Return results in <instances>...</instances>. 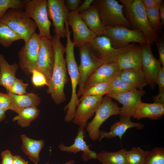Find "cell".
I'll list each match as a JSON object with an SVG mask.
<instances>
[{
  "instance_id": "6da1fadb",
  "label": "cell",
  "mask_w": 164,
  "mask_h": 164,
  "mask_svg": "<svg viewBox=\"0 0 164 164\" xmlns=\"http://www.w3.org/2000/svg\"><path fill=\"white\" fill-rule=\"evenodd\" d=\"M60 38L55 34L50 40L54 50L55 61L51 78L48 83L47 93L51 95L54 102L59 104L66 100L64 87L68 81L66 63L64 54L65 47Z\"/></svg>"
},
{
  "instance_id": "7a4b0ae2",
  "label": "cell",
  "mask_w": 164,
  "mask_h": 164,
  "mask_svg": "<svg viewBox=\"0 0 164 164\" xmlns=\"http://www.w3.org/2000/svg\"><path fill=\"white\" fill-rule=\"evenodd\" d=\"M66 29L67 43L65 47V60L67 70L71 80L72 93L69 102L64 107L63 109L66 111L64 121L66 122H69L72 121L76 111V108L80 103V100L77 97L76 92L77 87L80 82V75L74 56L75 45L70 38V32L69 27H67Z\"/></svg>"
},
{
  "instance_id": "3957f363",
  "label": "cell",
  "mask_w": 164,
  "mask_h": 164,
  "mask_svg": "<svg viewBox=\"0 0 164 164\" xmlns=\"http://www.w3.org/2000/svg\"><path fill=\"white\" fill-rule=\"evenodd\" d=\"M124 7L125 17L133 29L141 31L144 35L147 43L151 45L155 43L160 37L149 25L145 7L141 0H134L131 5Z\"/></svg>"
},
{
  "instance_id": "277c9868",
  "label": "cell",
  "mask_w": 164,
  "mask_h": 164,
  "mask_svg": "<svg viewBox=\"0 0 164 164\" xmlns=\"http://www.w3.org/2000/svg\"><path fill=\"white\" fill-rule=\"evenodd\" d=\"M0 21L5 24L20 36L26 43L36 32L37 26L23 9H10L1 18Z\"/></svg>"
},
{
  "instance_id": "5b68a950",
  "label": "cell",
  "mask_w": 164,
  "mask_h": 164,
  "mask_svg": "<svg viewBox=\"0 0 164 164\" xmlns=\"http://www.w3.org/2000/svg\"><path fill=\"white\" fill-rule=\"evenodd\" d=\"M99 10L104 26H122L130 28V22L123 14L124 6L115 0H94L92 3Z\"/></svg>"
},
{
  "instance_id": "8992f818",
  "label": "cell",
  "mask_w": 164,
  "mask_h": 164,
  "mask_svg": "<svg viewBox=\"0 0 164 164\" xmlns=\"http://www.w3.org/2000/svg\"><path fill=\"white\" fill-rule=\"evenodd\" d=\"M120 110V108L112 98L107 95L103 97L95 111L94 118L85 128L90 138L94 141L98 139L101 125L111 116L119 114Z\"/></svg>"
},
{
  "instance_id": "52a82bcc",
  "label": "cell",
  "mask_w": 164,
  "mask_h": 164,
  "mask_svg": "<svg viewBox=\"0 0 164 164\" xmlns=\"http://www.w3.org/2000/svg\"><path fill=\"white\" fill-rule=\"evenodd\" d=\"M89 43L92 51L102 64L116 62L135 44L132 43L123 48H115L110 39L105 35L97 36Z\"/></svg>"
},
{
  "instance_id": "ba28073f",
  "label": "cell",
  "mask_w": 164,
  "mask_h": 164,
  "mask_svg": "<svg viewBox=\"0 0 164 164\" xmlns=\"http://www.w3.org/2000/svg\"><path fill=\"white\" fill-rule=\"evenodd\" d=\"M105 27L104 35L110 39L114 48H123L132 43H138L141 45L147 43L144 35L138 30L122 26Z\"/></svg>"
},
{
  "instance_id": "9c48e42d",
  "label": "cell",
  "mask_w": 164,
  "mask_h": 164,
  "mask_svg": "<svg viewBox=\"0 0 164 164\" xmlns=\"http://www.w3.org/2000/svg\"><path fill=\"white\" fill-rule=\"evenodd\" d=\"M27 15L33 19L38 28L41 37L50 39L51 23L49 20L47 0H27L24 8Z\"/></svg>"
},
{
  "instance_id": "30bf717a",
  "label": "cell",
  "mask_w": 164,
  "mask_h": 164,
  "mask_svg": "<svg viewBox=\"0 0 164 164\" xmlns=\"http://www.w3.org/2000/svg\"><path fill=\"white\" fill-rule=\"evenodd\" d=\"M78 48L80 59V63L78 67L80 75L77 93L78 98L82 95L84 86L89 77L103 64L92 51L89 42L85 43Z\"/></svg>"
},
{
  "instance_id": "8fae6325",
  "label": "cell",
  "mask_w": 164,
  "mask_h": 164,
  "mask_svg": "<svg viewBox=\"0 0 164 164\" xmlns=\"http://www.w3.org/2000/svg\"><path fill=\"white\" fill-rule=\"evenodd\" d=\"M40 40V36L35 32L18 52L19 67L28 74L37 70Z\"/></svg>"
},
{
  "instance_id": "7c38bea8",
  "label": "cell",
  "mask_w": 164,
  "mask_h": 164,
  "mask_svg": "<svg viewBox=\"0 0 164 164\" xmlns=\"http://www.w3.org/2000/svg\"><path fill=\"white\" fill-rule=\"evenodd\" d=\"M65 1L47 0L48 16L53 22L55 34L60 38L66 37V31L64 24L68 20L69 12L65 6Z\"/></svg>"
},
{
  "instance_id": "4fadbf2b",
  "label": "cell",
  "mask_w": 164,
  "mask_h": 164,
  "mask_svg": "<svg viewBox=\"0 0 164 164\" xmlns=\"http://www.w3.org/2000/svg\"><path fill=\"white\" fill-rule=\"evenodd\" d=\"M140 45L142 50V69L148 84L153 90L157 84V76L162 65L159 60L155 58L153 55L150 44L146 43Z\"/></svg>"
},
{
  "instance_id": "5bb4252c",
  "label": "cell",
  "mask_w": 164,
  "mask_h": 164,
  "mask_svg": "<svg viewBox=\"0 0 164 164\" xmlns=\"http://www.w3.org/2000/svg\"><path fill=\"white\" fill-rule=\"evenodd\" d=\"M103 96H81L72 120L79 127H86L88 121L92 117L101 103Z\"/></svg>"
},
{
  "instance_id": "9a60e30c",
  "label": "cell",
  "mask_w": 164,
  "mask_h": 164,
  "mask_svg": "<svg viewBox=\"0 0 164 164\" xmlns=\"http://www.w3.org/2000/svg\"><path fill=\"white\" fill-rule=\"evenodd\" d=\"M54 61V50L50 39L40 36L37 70L44 75L48 83L52 76Z\"/></svg>"
},
{
  "instance_id": "2e32d148",
  "label": "cell",
  "mask_w": 164,
  "mask_h": 164,
  "mask_svg": "<svg viewBox=\"0 0 164 164\" xmlns=\"http://www.w3.org/2000/svg\"><path fill=\"white\" fill-rule=\"evenodd\" d=\"M146 93L143 90L134 89L129 91L114 94H106L117 101L122 105L118 115L119 118L132 116L140 102L141 98Z\"/></svg>"
},
{
  "instance_id": "e0dca14e",
  "label": "cell",
  "mask_w": 164,
  "mask_h": 164,
  "mask_svg": "<svg viewBox=\"0 0 164 164\" xmlns=\"http://www.w3.org/2000/svg\"><path fill=\"white\" fill-rule=\"evenodd\" d=\"M68 20L73 33V42L77 48L90 42L97 35L87 26L77 11L69 12Z\"/></svg>"
},
{
  "instance_id": "ac0fdd59",
  "label": "cell",
  "mask_w": 164,
  "mask_h": 164,
  "mask_svg": "<svg viewBox=\"0 0 164 164\" xmlns=\"http://www.w3.org/2000/svg\"><path fill=\"white\" fill-rule=\"evenodd\" d=\"M121 70L116 62L103 64L89 77L84 86L83 93L95 84L112 80L118 75Z\"/></svg>"
},
{
  "instance_id": "d6986e66",
  "label": "cell",
  "mask_w": 164,
  "mask_h": 164,
  "mask_svg": "<svg viewBox=\"0 0 164 164\" xmlns=\"http://www.w3.org/2000/svg\"><path fill=\"white\" fill-rule=\"evenodd\" d=\"M85 133L84 128L79 127L73 143L70 146H67L62 143L58 145V148L61 151L74 154L79 152H82V158L85 162L91 159H96L97 153L90 149L89 146L87 145L84 140Z\"/></svg>"
},
{
  "instance_id": "ffe728a7",
  "label": "cell",
  "mask_w": 164,
  "mask_h": 164,
  "mask_svg": "<svg viewBox=\"0 0 164 164\" xmlns=\"http://www.w3.org/2000/svg\"><path fill=\"white\" fill-rule=\"evenodd\" d=\"M144 126L142 123L132 121L131 118H119V120L114 123L111 126L109 132L100 131L98 139L100 141L103 138L110 139L118 137L121 140L123 135L128 129L135 128L137 129H142Z\"/></svg>"
},
{
  "instance_id": "44dd1931",
  "label": "cell",
  "mask_w": 164,
  "mask_h": 164,
  "mask_svg": "<svg viewBox=\"0 0 164 164\" xmlns=\"http://www.w3.org/2000/svg\"><path fill=\"white\" fill-rule=\"evenodd\" d=\"M79 13L87 27L97 36L104 35L105 27L102 23L96 5L92 4L88 9Z\"/></svg>"
},
{
  "instance_id": "7402d4cb",
  "label": "cell",
  "mask_w": 164,
  "mask_h": 164,
  "mask_svg": "<svg viewBox=\"0 0 164 164\" xmlns=\"http://www.w3.org/2000/svg\"><path fill=\"white\" fill-rule=\"evenodd\" d=\"M7 93L11 98L10 110L15 111L18 114L25 108L37 107L40 103V97L37 94L33 93H27L22 95L15 94L9 92Z\"/></svg>"
},
{
  "instance_id": "603a6c76",
  "label": "cell",
  "mask_w": 164,
  "mask_h": 164,
  "mask_svg": "<svg viewBox=\"0 0 164 164\" xmlns=\"http://www.w3.org/2000/svg\"><path fill=\"white\" fill-rule=\"evenodd\" d=\"M164 114V103H148L140 102L132 117L140 119L148 118L152 120L160 119Z\"/></svg>"
},
{
  "instance_id": "cb8c5ba5",
  "label": "cell",
  "mask_w": 164,
  "mask_h": 164,
  "mask_svg": "<svg viewBox=\"0 0 164 164\" xmlns=\"http://www.w3.org/2000/svg\"><path fill=\"white\" fill-rule=\"evenodd\" d=\"M116 62L121 70L130 68L142 69L141 46L135 44L131 49L121 56Z\"/></svg>"
},
{
  "instance_id": "d4e9b609",
  "label": "cell",
  "mask_w": 164,
  "mask_h": 164,
  "mask_svg": "<svg viewBox=\"0 0 164 164\" xmlns=\"http://www.w3.org/2000/svg\"><path fill=\"white\" fill-rule=\"evenodd\" d=\"M120 79L130 86L143 90L148 84L142 69L130 68L121 70L118 75Z\"/></svg>"
},
{
  "instance_id": "484cf974",
  "label": "cell",
  "mask_w": 164,
  "mask_h": 164,
  "mask_svg": "<svg viewBox=\"0 0 164 164\" xmlns=\"http://www.w3.org/2000/svg\"><path fill=\"white\" fill-rule=\"evenodd\" d=\"M16 63L9 64L4 55L0 53V85L8 91L17 78L15 76L19 68Z\"/></svg>"
},
{
  "instance_id": "4316f807",
  "label": "cell",
  "mask_w": 164,
  "mask_h": 164,
  "mask_svg": "<svg viewBox=\"0 0 164 164\" xmlns=\"http://www.w3.org/2000/svg\"><path fill=\"white\" fill-rule=\"evenodd\" d=\"M20 137L22 143L21 149L24 154L34 163H38L39 153L44 146V141L32 139L25 134L21 135Z\"/></svg>"
},
{
  "instance_id": "83f0119b",
  "label": "cell",
  "mask_w": 164,
  "mask_h": 164,
  "mask_svg": "<svg viewBox=\"0 0 164 164\" xmlns=\"http://www.w3.org/2000/svg\"><path fill=\"white\" fill-rule=\"evenodd\" d=\"M127 151L124 149L114 152L102 151L97 154L96 159L102 164H127Z\"/></svg>"
},
{
  "instance_id": "f1b7e54d",
  "label": "cell",
  "mask_w": 164,
  "mask_h": 164,
  "mask_svg": "<svg viewBox=\"0 0 164 164\" xmlns=\"http://www.w3.org/2000/svg\"><path fill=\"white\" fill-rule=\"evenodd\" d=\"M39 113L36 107H28L21 110L13 118L12 121H17L18 125L22 128L29 127L31 122L38 117Z\"/></svg>"
},
{
  "instance_id": "f546056e",
  "label": "cell",
  "mask_w": 164,
  "mask_h": 164,
  "mask_svg": "<svg viewBox=\"0 0 164 164\" xmlns=\"http://www.w3.org/2000/svg\"><path fill=\"white\" fill-rule=\"evenodd\" d=\"M22 39L5 24L0 21V44L5 48H9L15 41Z\"/></svg>"
},
{
  "instance_id": "4dcf8cb0",
  "label": "cell",
  "mask_w": 164,
  "mask_h": 164,
  "mask_svg": "<svg viewBox=\"0 0 164 164\" xmlns=\"http://www.w3.org/2000/svg\"><path fill=\"white\" fill-rule=\"evenodd\" d=\"M159 8H145L147 18L152 28L159 35L163 34L164 25L161 22L159 15Z\"/></svg>"
},
{
  "instance_id": "1f68e13d",
  "label": "cell",
  "mask_w": 164,
  "mask_h": 164,
  "mask_svg": "<svg viewBox=\"0 0 164 164\" xmlns=\"http://www.w3.org/2000/svg\"><path fill=\"white\" fill-rule=\"evenodd\" d=\"M148 152L139 147H133L127 151V164H145Z\"/></svg>"
},
{
  "instance_id": "d6a6232c",
  "label": "cell",
  "mask_w": 164,
  "mask_h": 164,
  "mask_svg": "<svg viewBox=\"0 0 164 164\" xmlns=\"http://www.w3.org/2000/svg\"><path fill=\"white\" fill-rule=\"evenodd\" d=\"M134 89L122 81L118 75L111 81L106 94H120Z\"/></svg>"
},
{
  "instance_id": "836d02e7",
  "label": "cell",
  "mask_w": 164,
  "mask_h": 164,
  "mask_svg": "<svg viewBox=\"0 0 164 164\" xmlns=\"http://www.w3.org/2000/svg\"><path fill=\"white\" fill-rule=\"evenodd\" d=\"M111 81L101 82L94 85L85 90L81 96H103L106 94Z\"/></svg>"
},
{
  "instance_id": "e575fe53",
  "label": "cell",
  "mask_w": 164,
  "mask_h": 164,
  "mask_svg": "<svg viewBox=\"0 0 164 164\" xmlns=\"http://www.w3.org/2000/svg\"><path fill=\"white\" fill-rule=\"evenodd\" d=\"M145 164H164V148H153L149 150Z\"/></svg>"
},
{
  "instance_id": "d590c367",
  "label": "cell",
  "mask_w": 164,
  "mask_h": 164,
  "mask_svg": "<svg viewBox=\"0 0 164 164\" xmlns=\"http://www.w3.org/2000/svg\"><path fill=\"white\" fill-rule=\"evenodd\" d=\"M27 0H0V20L9 9H24Z\"/></svg>"
},
{
  "instance_id": "8d00e7d4",
  "label": "cell",
  "mask_w": 164,
  "mask_h": 164,
  "mask_svg": "<svg viewBox=\"0 0 164 164\" xmlns=\"http://www.w3.org/2000/svg\"><path fill=\"white\" fill-rule=\"evenodd\" d=\"M157 84L159 87L158 94L153 96L152 100L154 103H164V67H162L158 73Z\"/></svg>"
},
{
  "instance_id": "74e56055",
  "label": "cell",
  "mask_w": 164,
  "mask_h": 164,
  "mask_svg": "<svg viewBox=\"0 0 164 164\" xmlns=\"http://www.w3.org/2000/svg\"><path fill=\"white\" fill-rule=\"evenodd\" d=\"M28 85V83H25L21 79L17 78L7 92L16 95H23L27 93L26 90Z\"/></svg>"
},
{
  "instance_id": "f35d334b",
  "label": "cell",
  "mask_w": 164,
  "mask_h": 164,
  "mask_svg": "<svg viewBox=\"0 0 164 164\" xmlns=\"http://www.w3.org/2000/svg\"><path fill=\"white\" fill-rule=\"evenodd\" d=\"M32 82L36 87L47 86L48 82L44 75L37 70H34L32 72Z\"/></svg>"
},
{
  "instance_id": "ab89813d",
  "label": "cell",
  "mask_w": 164,
  "mask_h": 164,
  "mask_svg": "<svg viewBox=\"0 0 164 164\" xmlns=\"http://www.w3.org/2000/svg\"><path fill=\"white\" fill-rule=\"evenodd\" d=\"M11 98L7 93L0 92V109L5 111L10 110Z\"/></svg>"
},
{
  "instance_id": "60d3db41",
  "label": "cell",
  "mask_w": 164,
  "mask_h": 164,
  "mask_svg": "<svg viewBox=\"0 0 164 164\" xmlns=\"http://www.w3.org/2000/svg\"><path fill=\"white\" fill-rule=\"evenodd\" d=\"M159 55V59L162 66L164 67V39L163 36L155 43Z\"/></svg>"
},
{
  "instance_id": "b9f144b4",
  "label": "cell",
  "mask_w": 164,
  "mask_h": 164,
  "mask_svg": "<svg viewBox=\"0 0 164 164\" xmlns=\"http://www.w3.org/2000/svg\"><path fill=\"white\" fill-rule=\"evenodd\" d=\"M83 2L81 0H66L65 1V6L69 12L77 11Z\"/></svg>"
},
{
  "instance_id": "7bdbcfd3",
  "label": "cell",
  "mask_w": 164,
  "mask_h": 164,
  "mask_svg": "<svg viewBox=\"0 0 164 164\" xmlns=\"http://www.w3.org/2000/svg\"><path fill=\"white\" fill-rule=\"evenodd\" d=\"M13 156L9 150H6L1 153V164H13Z\"/></svg>"
},
{
  "instance_id": "ee69618b",
  "label": "cell",
  "mask_w": 164,
  "mask_h": 164,
  "mask_svg": "<svg viewBox=\"0 0 164 164\" xmlns=\"http://www.w3.org/2000/svg\"><path fill=\"white\" fill-rule=\"evenodd\" d=\"M145 8H159L163 0H141Z\"/></svg>"
},
{
  "instance_id": "f6af8a7d",
  "label": "cell",
  "mask_w": 164,
  "mask_h": 164,
  "mask_svg": "<svg viewBox=\"0 0 164 164\" xmlns=\"http://www.w3.org/2000/svg\"><path fill=\"white\" fill-rule=\"evenodd\" d=\"M94 0H85L79 7L77 11L79 13L88 9L92 4Z\"/></svg>"
},
{
  "instance_id": "bcb514c9",
  "label": "cell",
  "mask_w": 164,
  "mask_h": 164,
  "mask_svg": "<svg viewBox=\"0 0 164 164\" xmlns=\"http://www.w3.org/2000/svg\"><path fill=\"white\" fill-rule=\"evenodd\" d=\"M13 164H28V162L21 156L15 155L13 156Z\"/></svg>"
},
{
  "instance_id": "7dc6e473",
  "label": "cell",
  "mask_w": 164,
  "mask_h": 164,
  "mask_svg": "<svg viewBox=\"0 0 164 164\" xmlns=\"http://www.w3.org/2000/svg\"><path fill=\"white\" fill-rule=\"evenodd\" d=\"M159 12L160 21L164 25V2L162 3L159 8Z\"/></svg>"
},
{
  "instance_id": "c3c4849f",
  "label": "cell",
  "mask_w": 164,
  "mask_h": 164,
  "mask_svg": "<svg viewBox=\"0 0 164 164\" xmlns=\"http://www.w3.org/2000/svg\"><path fill=\"white\" fill-rule=\"evenodd\" d=\"M119 1L125 7L131 5L134 0H119Z\"/></svg>"
},
{
  "instance_id": "681fc988",
  "label": "cell",
  "mask_w": 164,
  "mask_h": 164,
  "mask_svg": "<svg viewBox=\"0 0 164 164\" xmlns=\"http://www.w3.org/2000/svg\"><path fill=\"white\" fill-rule=\"evenodd\" d=\"M6 111L0 109V122L4 120L6 117Z\"/></svg>"
},
{
  "instance_id": "f907efd6",
  "label": "cell",
  "mask_w": 164,
  "mask_h": 164,
  "mask_svg": "<svg viewBox=\"0 0 164 164\" xmlns=\"http://www.w3.org/2000/svg\"><path fill=\"white\" fill-rule=\"evenodd\" d=\"M75 163V161L73 159H70L68 160L63 164H74ZM35 164H39V163H35ZM45 164H49V162L46 163Z\"/></svg>"
}]
</instances>
